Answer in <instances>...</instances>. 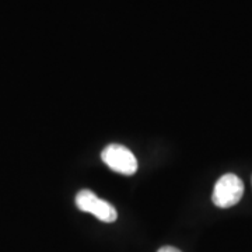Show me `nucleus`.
<instances>
[{"label":"nucleus","mask_w":252,"mask_h":252,"mask_svg":"<svg viewBox=\"0 0 252 252\" xmlns=\"http://www.w3.org/2000/svg\"><path fill=\"white\" fill-rule=\"evenodd\" d=\"M244 195V184L234 174H225L215 185L212 200L217 207L227 209L237 205Z\"/></svg>","instance_id":"1"},{"label":"nucleus","mask_w":252,"mask_h":252,"mask_svg":"<svg viewBox=\"0 0 252 252\" xmlns=\"http://www.w3.org/2000/svg\"><path fill=\"white\" fill-rule=\"evenodd\" d=\"M76 206L81 212L91 213L104 223H114L118 219L117 209L107 200L98 198L90 189H81L76 195Z\"/></svg>","instance_id":"2"},{"label":"nucleus","mask_w":252,"mask_h":252,"mask_svg":"<svg viewBox=\"0 0 252 252\" xmlns=\"http://www.w3.org/2000/svg\"><path fill=\"white\" fill-rule=\"evenodd\" d=\"M102 161L112 171L122 175H133L137 171V160L133 153L122 144H109L101 153Z\"/></svg>","instance_id":"3"},{"label":"nucleus","mask_w":252,"mask_h":252,"mask_svg":"<svg viewBox=\"0 0 252 252\" xmlns=\"http://www.w3.org/2000/svg\"><path fill=\"white\" fill-rule=\"evenodd\" d=\"M157 252H181L178 248H175V247H170V245H165V247H161L160 250Z\"/></svg>","instance_id":"4"}]
</instances>
